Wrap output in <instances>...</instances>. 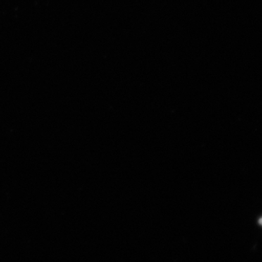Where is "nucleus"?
<instances>
[{
  "label": "nucleus",
  "mask_w": 262,
  "mask_h": 262,
  "mask_svg": "<svg viewBox=\"0 0 262 262\" xmlns=\"http://www.w3.org/2000/svg\"><path fill=\"white\" fill-rule=\"evenodd\" d=\"M258 222H259L260 225L262 226V218L260 219L259 221H258Z\"/></svg>",
  "instance_id": "obj_1"
}]
</instances>
